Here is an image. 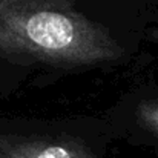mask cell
<instances>
[{
	"mask_svg": "<svg viewBox=\"0 0 158 158\" xmlns=\"http://www.w3.org/2000/svg\"><path fill=\"white\" fill-rule=\"evenodd\" d=\"M121 46L71 5L48 0H0V58L86 66L118 60Z\"/></svg>",
	"mask_w": 158,
	"mask_h": 158,
	"instance_id": "cell-1",
	"label": "cell"
},
{
	"mask_svg": "<svg viewBox=\"0 0 158 158\" xmlns=\"http://www.w3.org/2000/svg\"><path fill=\"white\" fill-rule=\"evenodd\" d=\"M0 158H95V155L72 143L0 131Z\"/></svg>",
	"mask_w": 158,
	"mask_h": 158,
	"instance_id": "cell-2",
	"label": "cell"
},
{
	"mask_svg": "<svg viewBox=\"0 0 158 158\" xmlns=\"http://www.w3.org/2000/svg\"><path fill=\"white\" fill-rule=\"evenodd\" d=\"M138 120L148 131L158 137V100L141 103L138 107Z\"/></svg>",
	"mask_w": 158,
	"mask_h": 158,
	"instance_id": "cell-3",
	"label": "cell"
},
{
	"mask_svg": "<svg viewBox=\"0 0 158 158\" xmlns=\"http://www.w3.org/2000/svg\"><path fill=\"white\" fill-rule=\"evenodd\" d=\"M48 2H60V3H66V5H71L72 0H48Z\"/></svg>",
	"mask_w": 158,
	"mask_h": 158,
	"instance_id": "cell-4",
	"label": "cell"
}]
</instances>
